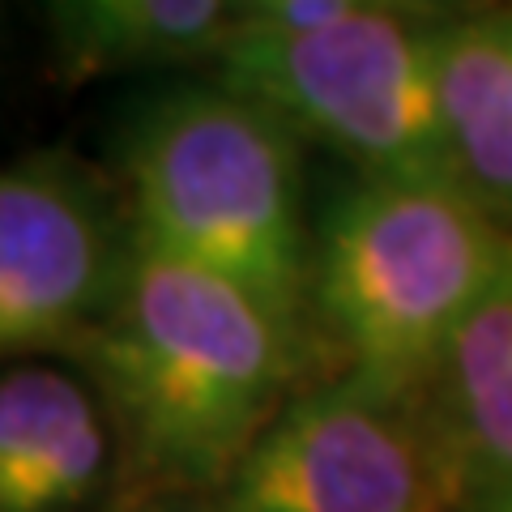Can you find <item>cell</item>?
<instances>
[{
	"mask_svg": "<svg viewBox=\"0 0 512 512\" xmlns=\"http://www.w3.org/2000/svg\"><path fill=\"white\" fill-rule=\"evenodd\" d=\"M269 5H278V0H231V26H248V22H256Z\"/></svg>",
	"mask_w": 512,
	"mask_h": 512,
	"instance_id": "12",
	"label": "cell"
},
{
	"mask_svg": "<svg viewBox=\"0 0 512 512\" xmlns=\"http://www.w3.org/2000/svg\"><path fill=\"white\" fill-rule=\"evenodd\" d=\"M461 491L440 414L333 380L278 410L210 512H448Z\"/></svg>",
	"mask_w": 512,
	"mask_h": 512,
	"instance_id": "5",
	"label": "cell"
},
{
	"mask_svg": "<svg viewBox=\"0 0 512 512\" xmlns=\"http://www.w3.org/2000/svg\"><path fill=\"white\" fill-rule=\"evenodd\" d=\"M393 5H402L406 13H423V9H440V5H453V0H393Z\"/></svg>",
	"mask_w": 512,
	"mask_h": 512,
	"instance_id": "15",
	"label": "cell"
},
{
	"mask_svg": "<svg viewBox=\"0 0 512 512\" xmlns=\"http://www.w3.org/2000/svg\"><path fill=\"white\" fill-rule=\"evenodd\" d=\"M137 227L69 150H35L0 175V346L77 355L116 303Z\"/></svg>",
	"mask_w": 512,
	"mask_h": 512,
	"instance_id": "6",
	"label": "cell"
},
{
	"mask_svg": "<svg viewBox=\"0 0 512 512\" xmlns=\"http://www.w3.org/2000/svg\"><path fill=\"white\" fill-rule=\"evenodd\" d=\"M120 171L141 239L244 286L299 329L312 227L299 137L227 86H175L124 124Z\"/></svg>",
	"mask_w": 512,
	"mask_h": 512,
	"instance_id": "3",
	"label": "cell"
},
{
	"mask_svg": "<svg viewBox=\"0 0 512 512\" xmlns=\"http://www.w3.org/2000/svg\"><path fill=\"white\" fill-rule=\"evenodd\" d=\"M440 26L372 9L316 30L231 26L214 82L325 141L367 180L453 184L440 107Z\"/></svg>",
	"mask_w": 512,
	"mask_h": 512,
	"instance_id": "4",
	"label": "cell"
},
{
	"mask_svg": "<svg viewBox=\"0 0 512 512\" xmlns=\"http://www.w3.org/2000/svg\"><path fill=\"white\" fill-rule=\"evenodd\" d=\"M478 512H512V491H491V495H478Z\"/></svg>",
	"mask_w": 512,
	"mask_h": 512,
	"instance_id": "14",
	"label": "cell"
},
{
	"mask_svg": "<svg viewBox=\"0 0 512 512\" xmlns=\"http://www.w3.org/2000/svg\"><path fill=\"white\" fill-rule=\"evenodd\" d=\"M73 77L210 56L231 30V0H43Z\"/></svg>",
	"mask_w": 512,
	"mask_h": 512,
	"instance_id": "10",
	"label": "cell"
},
{
	"mask_svg": "<svg viewBox=\"0 0 512 512\" xmlns=\"http://www.w3.org/2000/svg\"><path fill=\"white\" fill-rule=\"evenodd\" d=\"M436 414L470 487L478 495L512 491V261L448 346Z\"/></svg>",
	"mask_w": 512,
	"mask_h": 512,
	"instance_id": "9",
	"label": "cell"
},
{
	"mask_svg": "<svg viewBox=\"0 0 512 512\" xmlns=\"http://www.w3.org/2000/svg\"><path fill=\"white\" fill-rule=\"evenodd\" d=\"M372 9H402L393 0H278L269 5L261 18L248 26H265V30H316V26H333L346 22L355 13H372Z\"/></svg>",
	"mask_w": 512,
	"mask_h": 512,
	"instance_id": "11",
	"label": "cell"
},
{
	"mask_svg": "<svg viewBox=\"0 0 512 512\" xmlns=\"http://www.w3.org/2000/svg\"><path fill=\"white\" fill-rule=\"evenodd\" d=\"M116 512H188L184 500H146V504H124Z\"/></svg>",
	"mask_w": 512,
	"mask_h": 512,
	"instance_id": "13",
	"label": "cell"
},
{
	"mask_svg": "<svg viewBox=\"0 0 512 512\" xmlns=\"http://www.w3.org/2000/svg\"><path fill=\"white\" fill-rule=\"evenodd\" d=\"M436 64L453 184L512 227V5L440 26Z\"/></svg>",
	"mask_w": 512,
	"mask_h": 512,
	"instance_id": "8",
	"label": "cell"
},
{
	"mask_svg": "<svg viewBox=\"0 0 512 512\" xmlns=\"http://www.w3.org/2000/svg\"><path fill=\"white\" fill-rule=\"evenodd\" d=\"M116 427L133 504L218 491L286 406L299 329L244 286L137 235L124 286L77 346Z\"/></svg>",
	"mask_w": 512,
	"mask_h": 512,
	"instance_id": "1",
	"label": "cell"
},
{
	"mask_svg": "<svg viewBox=\"0 0 512 512\" xmlns=\"http://www.w3.org/2000/svg\"><path fill=\"white\" fill-rule=\"evenodd\" d=\"M111 470V419L99 393L47 363L0 380V512H77Z\"/></svg>",
	"mask_w": 512,
	"mask_h": 512,
	"instance_id": "7",
	"label": "cell"
},
{
	"mask_svg": "<svg viewBox=\"0 0 512 512\" xmlns=\"http://www.w3.org/2000/svg\"><path fill=\"white\" fill-rule=\"evenodd\" d=\"M508 261L512 227L457 184L355 175L312 227L303 312L338 355V380L419 402Z\"/></svg>",
	"mask_w": 512,
	"mask_h": 512,
	"instance_id": "2",
	"label": "cell"
}]
</instances>
